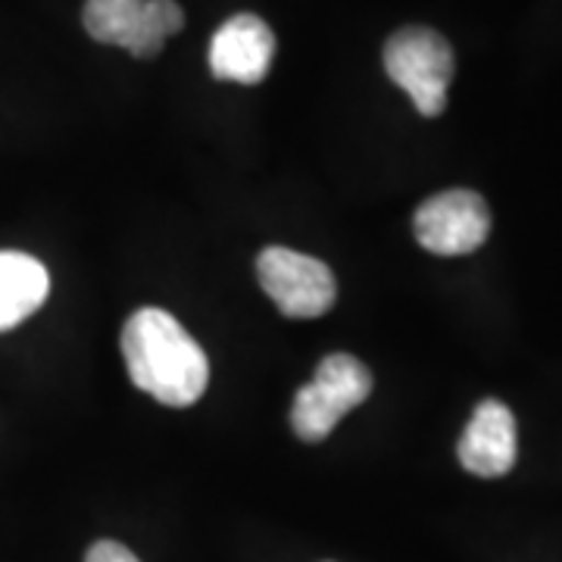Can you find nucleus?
Returning a JSON list of instances; mask_svg holds the SVG:
<instances>
[{
  "instance_id": "1",
  "label": "nucleus",
  "mask_w": 562,
  "mask_h": 562,
  "mask_svg": "<svg viewBox=\"0 0 562 562\" xmlns=\"http://www.w3.org/2000/svg\"><path fill=\"white\" fill-rule=\"evenodd\" d=\"M122 357L132 384L166 406H194L210 384V360L201 344L157 306H144L125 322Z\"/></svg>"
},
{
  "instance_id": "8",
  "label": "nucleus",
  "mask_w": 562,
  "mask_h": 562,
  "mask_svg": "<svg viewBox=\"0 0 562 562\" xmlns=\"http://www.w3.org/2000/svg\"><path fill=\"white\" fill-rule=\"evenodd\" d=\"M50 294L44 262L22 250H0V331L16 328L38 313Z\"/></svg>"
},
{
  "instance_id": "2",
  "label": "nucleus",
  "mask_w": 562,
  "mask_h": 562,
  "mask_svg": "<svg viewBox=\"0 0 562 562\" xmlns=\"http://www.w3.org/2000/svg\"><path fill=\"white\" fill-rule=\"evenodd\" d=\"M384 69L401 85L422 116H441L447 106V88L453 81V50L443 35L425 25H406L384 44Z\"/></svg>"
},
{
  "instance_id": "11",
  "label": "nucleus",
  "mask_w": 562,
  "mask_h": 562,
  "mask_svg": "<svg viewBox=\"0 0 562 562\" xmlns=\"http://www.w3.org/2000/svg\"><path fill=\"white\" fill-rule=\"evenodd\" d=\"M85 562H140L128 547H122L116 541H98L91 550H88V557Z\"/></svg>"
},
{
  "instance_id": "4",
  "label": "nucleus",
  "mask_w": 562,
  "mask_h": 562,
  "mask_svg": "<svg viewBox=\"0 0 562 562\" xmlns=\"http://www.w3.org/2000/svg\"><path fill=\"white\" fill-rule=\"evenodd\" d=\"M257 279L288 319H319L338 297L331 269L291 247H266L257 257Z\"/></svg>"
},
{
  "instance_id": "9",
  "label": "nucleus",
  "mask_w": 562,
  "mask_h": 562,
  "mask_svg": "<svg viewBox=\"0 0 562 562\" xmlns=\"http://www.w3.org/2000/svg\"><path fill=\"white\" fill-rule=\"evenodd\" d=\"M140 7L144 0H88L81 22L94 41L128 47V41L140 29Z\"/></svg>"
},
{
  "instance_id": "7",
  "label": "nucleus",
  "mask_w": 562,
  "mask_h": 562,
  "mask_svg": "<svg viewBox=\"0 0 562 562\" xmlns=\"http://www.w3.org/2000/svg\"><path fill=\"white\" fill-rule=\"evenodd\" d=\"M457 457H460L462 469L479 479L506 475L519 457V431H516L513 409L494 397L479 403L462 431Z\"/></svg>"
},
{
  "instance_id": "6",
  "label": "nucleus",
  "mask_w": 562,
  "mask_h": 562,
  "mask_svg": "<svg viewBox=\"0 0 562 562\" xmlns=\"http://www.w3.org/2000/svg\"><path fill=\"white\" fill-rule=\"evenodd\" d=\"M272 57H276V35L254 13H238L225 20L210 41V69L222 81L260 85L269 76Z\"/></svg>"
},
{
  "instance_id": "3",
  "label": "nucleus",
  "mask_w": 562,
  "mask_h": 562,
  "mask_svg": "<svg viewBox=\"0 0 562 562\" xmlns=\"http://www.w3.org/2000/svg\"><path fill=\"white\" fill-rule=\"evenodd\" d=\"M372 394V372L350 353H328L319 362L313 382L303 384L294 397L291 425L306 443L325 441L344 413L357 409Z\"/></svg>"
},
{
  "instance_id": "5",
  "label": "nucleus",
  "mask_w": 562,
  "mask_h": 562,
  "mask_svg": "<svg viewBox=\"0 0 562 562\" xmlns=\"http://www.w3.org/2000/svg\"><path fill=\"white\" fill-rule=\"evenodd\" d=\"M416 241L438 257H462L479 250L491 235V210L482 194L453 188L422 203L413 216Z\"/></svg>"
},
{
  "instance_id": "10",
  "label": "nucleus",
  "mask_w": 562,
  "mask_h": 562,
  "mask_svg": "<svg viewBox=\"0 0 562 562\" xmlns=\"http://www.w3.org/2000/svg\"><path fill=\"white\" fill-rule=\"evenodd\" d=\"M144 22L160 35L162 41L181 32L184 25V10L176 0H144Z\"/></svg>"
}]
</instances>
